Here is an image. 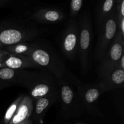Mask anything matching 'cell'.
<instances>
[{"label":"cell","mask_w":124,"mask_h":124,"mask_svg":"<svg viewBox=\"0 0 124 124\" xmlns=\"http://www.w3.org/2000/svg\"><path fill=\"white\" fill-rule=\"evenodd\" d=\"M98 27V38L94 51V56L96 60L100 61L118 29V18L116 11Z\"/></svg>","instance_id":"52a82bcc"},{"label":"cell","mask_w":124,"mask_h":124,"mask_svg":"<svg viewBox=\"0 0 124 124\" xmlns=\"http://www.w3.org/2000/svg\"><path fill=\"white\" fill-rule=\"evenodd\" d=\"M62 116L66 119L78 117L85 111L78 92L65 79L58 80Z\"/></svg>","instance_id":"3957f363"},{"label":"cell","mask_w":124,"mask_h":124,"mask_svg":"<svg viewBox=\"0 0 124 124\" xmlns=\"http://www.w3.org/2000/svg\"><path fill=\"white\" fill-rule=\"evenodd\" d=\"M1 50H2V48H1V47H0V51H1Z\"/></svg>","instance_id":"603a6c76"},{"label":"cell","mask_w":124,"mask_h":124,"mask_svg":"<svg viewBox=\"0 0 124 124\" xmlns=\"http://www.w3.org/2000/svg\"><path fill=\"white\" fill-rule=\"evenodd\" d=\"M79 26V41L78 53L80 65L84 75L87 73L90 67V53L93 39V29L90 15L88 12L81 14L78 20Z\"/></svg>","instance_id":"277c9868"},{"label":"cell","mask_w":124,"mask_h":124,"mask_svg":"<svg viewBox=\"0 0 124 124\" xmlns=\"http://www.w3.org/2000/svg\"><path fill=\"white\" fill-rule=\"evenodd\" d=\"M83 4L82 0H72L70 2V16L75 18L81 10Z\"/></svg>","instance_id":"d6986e66"},{"label":"cell","mask_w":124,"mask_h":124,"mask_svg":"<svg viewBox=\"0 0 124 124\" xmlns=\"http://www.w3.org/2000/svg\"><path fill=\"white\" fill-rule=\"evenodd\" d=\"M79 26L75 18H70L67 24L60 41V47L64 55L74 60L78 53Z\"/></svg>","instance_id":"ba28073f"},{"label":"cell","mask_w":124,"mask_h":124,"mask_svg":"<svg viewBox=\"0 0 124 124\" xmlns=\"http://www.w3.org/2000/svg\"><path fill=\"white\" fill-rule=\"evenodd\" d=\"M33 102L29 96L25 95L16 112L8 124H19L30 119L33 111Z\"/></svg>","instance_id":"9a60e30c"},{"label":"cell","mask_w":124,"mask_h":124,"mask_svg":"<svg viewBox=\"0 0 124 124\" xmlns=\"http://www.w3.org/2000/svg\"><path fill=\"white\" fill-rule=\"evenodd\" d=\"M33 124V122L31 120L29 119V120H27V121H25V122H23V123H21V124Z\"/></svg>","instance_id":"7402d4cb"},{"label":"cell","mask_w":124,"mask_h":124,"mask_svg":"<svg viewBox=\"0 0 124 124\" xmlns=\"http://www.w3.org/2000/svg\"><path fill=\"white\" fill-rule=\"evenodd\" d=\"M31 47V43L29 42H21L12 46H7L2 48L6 52L11 54H21L26 56Z\"/></svg>","instance_id":"e0dca14e"},{"label":"cell","mask_w":124,"mask_h":124,"mask_svg":"<svg viewBox=\"0 0 124 124\" xmlns=\"http://www.w3.org/2000/svg\"><path fill=\"white\" fill-rule=\"evenodd\" d=\"M59 93L43 97L36 100L32 113L33 118L35 122L38 123L42 122L47 110L54 103L59 101Z\"/></svg>","instance_id":"5bb4252c"},{"label":"cell","mask_w":124,"mask_h":124,"mask_svg":"<svg viewBox=\"0 0 124 124\" xmlns=\"http://www.w3.org/2000/svg\"><path fill=\"white\" fill-rule=\"evenodd\" d=\"M116 11L117 13L118 20L124 18V1L117 0L116 1Z\"/></svg>","instance_id":"ffe728a7"},{"label":"cell","mask_w":124,"mask_h":124,"mask_svg":"<svg viewBox=\"0 0 124 124\" xmlns=\"http://www.w3.org/2000/svg\"><path fill=\"white\" fill-rule=\"evenodd\" d=\"M124 82V70L119 65L105 75L98 84L103 93L115 88H122Z\"/></svg>","instance_id":"8fae6325"},{"label":"cell","mask_w":124,"mask_h":124,"mask_svg":"<svg viewBox=\"0 0 124 124\" xmlns=\"http://www.w3.org/2000/svg\"><path fill=\"white\" fill-rule=\"evenodd\" d=\"M124 38L117 29L115 38L100 61L98 67V77L100 79L119 65L120 59L124 54Z\"/></svg>","instance_id":"8992f818"},{"label":"cell","mask_w":124,"mask_h":124,"mask_svg":"<svg viewBox=\"0 0 124 124\" xmlns=\"http://www.w3.org/2000/svg\"><path fill=\"white\" fill-rule=\"evenodd\" d=\"M22 87L28 90L29 96L36 101L43 97L59 94L58 80L50 73L44 71H31Z\"/></svg>","instance_id":"7a4b0ae2"},{"label":"cell","mask_w":124,"mask_h":124,"mask_svg":"<svg viewBox=\"0 0 124 124\" xmlns=\"http://www.w3.org/2000/svg\"><path fill=\"white\" fill-rule=\"evenodd\" d=\"M116 11V1L105 0L101 2L96 9L97 25L99 26L104 21Z\"/></svg>","instance_id":"2e32d148"},{"label":"cell","mask_w":124,"mask_h":124,"mask_svg":"<svg viewBox=\"0 0 124 124\" xmlns=\"http://www.w3.org/2000/svg\"><path fill=\"white\" fill-rule=\"evenodd\" d=\"M37 29L25 24L10 23L0 26V47L27 42L38 35Z\"/></svg>","instance_id":"5b68a950"},{"label":"cell","mask_w":124,"mask_h":124,"mask_svg":"<svg viewBox=\"0 0 124 124\" xmlns=\"http://www.w3.org/2000/svg\"><path fill=\"white\" fill-rule=\"evenodd\" d=\"M25 94H21L20 96L18 97L11 104L9 107L7 108L6 113H5L4 117V122L5 124H8L10 121H11L13 116H14L18 108L19 107V104L21 102L22 100L24 98Z\"/></svg>","instance_id":"ac0fdd59"},{"label":"cell","mask_w":124,"mask_h":124,"mask_svg":"<svg viewBox=\"0 0 124 124\" xmlns=\"http://www.w3.org/2000/svg\"><path fill=\"white\" fill-rule=\"evenodd\" d=\"M31 18L39 23H54L63 20L65 18L64 13L56 8H41L31 15Z\"/></svg>","instance_id":"4fadbf2b"},{"label":"cell","mask_w":124,"mask_h":124,"mask_svg":"<svg viewBox=\"0 0 124 124\" xmlns=\"http://www.w3.org/2000/svg\"><path fill=\"white\" fill-rule=\"evenodd\" d=\"M26 56L31 59L41 71H47L58 80L65 79L70 82L71 77L70 73L55 51L45 44L31 43V47Z\"/></svg>","instance_id":"6da1fadb"},{"label":"cell","mask_w":124,"mask_h":124,"mask_svg":"<svg viewBox=\"0 0 124 124\" xmlns=\"http://www.w3.org/2000/svg\"><path fill=\"white\" fill-rule=\"evenodd\" d=\"M119 65L121 67V68H122V69L124 70V55H123L121 56V59H120V61H119Z\"/></svg>","instance_id":"44dd1931"},{"label":"cell","mask_w":124,"mask_h":124,"mask_svg":"<svg viewBox=\"0 0 124 124\" xmlns=\"http://www.w3.org/2000/svg\"><path fill=\"white\" fill-rule=\"evenodd\" d=\"M2 68L16 70L39 69L38 66L29 57L21 54H11L2 49L0 51V69Z\"/></svg>","instance_id":"30bf717a"},{"label":"cell","mask_w":124,"mask_h":124,"mask_svg":"<svg viewBox=\"0 0 124 124\" xmlns=\"http://www.w3.org/2000/svg\"><path fill=\"white\" fill-rule=\"evenodd\" d=\"M76 86L84 110L93 116H102L98 107V101L104 93L98 84H82L79 82Z\"/></svg>","instance_id":"9c48e42d"},{"label":"cell","mask_w":124,"mask_h":124,"mask_svg":"<svg viewBox=\"0 0 124 124\" xmlns=\"http://www.w3.org/2000/svg\"><path fill=\"white\" fill-rule=\"evenodd\" d=\"M31 71L26 70H16L9 68L0 69V84L12 85H19L23 86L27 79Z\"/></svg>","instance_id":"7c38bea8"}]
</instances>
